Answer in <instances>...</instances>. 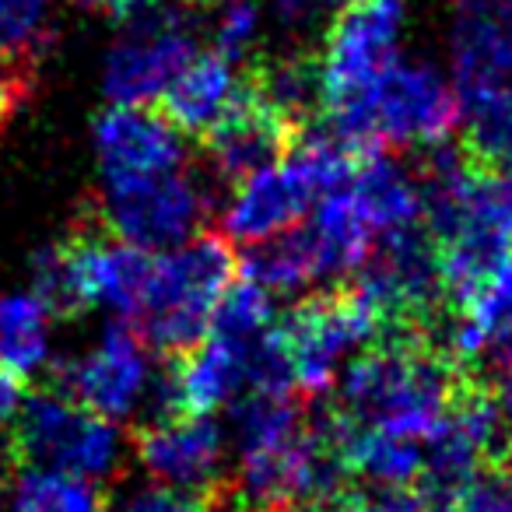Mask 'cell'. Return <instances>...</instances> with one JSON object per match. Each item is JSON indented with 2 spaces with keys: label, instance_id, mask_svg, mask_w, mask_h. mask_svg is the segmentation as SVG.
Segmentation results:
<instances>
[{
  "label": "cell",
  "instance_id": "obj_1",
  "mask_svg": "<svg viewBox=\"0 0 512 512\" xmlns=\"http://www.w3.org/2000/svg\"><path fill=\"white\" fill-rule=\"evenodd\" d=\"M467 372L453 365L425 330L393 327L362 348L337 383V411L351 425L425 439Z\"/></svg>",
  "mask_w": 512,
  "mask_h": 512
},
{
  "label": "cell",
  "instance_id": "obj_2",
  "mask_svg": "<svg viewBox=\"0 0 512 512\" xmlns=\"http://www.w3.org/2000/svg\"><path fill=\"white\" fill-rule=\"evenodd\" d=\"M235 278L232 242L221 232L193 235L151 256V278L134 323L148 351L179 358L207 337L214 306Z\"/></svg>",
  "mask_w": 512,
  "mask_h": 512
},
{
  "label": "cell",
  "instance_id": "obj_3",
  "mask_svg": "<svg viewBox=\"0 0 512 512\" xmlns=\"http://www.w3.org/2000/svg\"><path fill=\"white\" fill-rule=\"evenodd\" d=\"M327 120V127L358 151L432 148L449 141L460 109L453 85L432 64L397 57L369 92Z\"/></svg>",
  "mask_w": 512,
  "mask_h": 512
},
{
  "label": "cell",
  "instance_id": "obj_4",
  "mask_svg": "<svg viewBox=\"0 0 512 512\" xmlns=\"http://www.w3.org/2000/svg\"><path fill=\"white\" fill-rule=\"evenodd\" d=\"M11 456L18 467H43L85 477V481H109L113 474H120L127 446L116 421L53 390L25 397L11 432Z\"/></svg>",
  "mask_w": 512,
  "mask_h": 512
},
{
  "label": "cell",
  "instance_id": "obj_5",
  "mask_svg": "<svg viewBox=\"0 0 512 512\" xmlns=\"http://www.w3.org/2000/svg\"><path fill=\"white\" fill-rule=\"evenodd\" d=\"M281 344H285L292 383L306 397H323L337 383L344 362L376 341L379 327L376 313L351 285L334 292H316L288 313L281 323Z\"/></svg>",
  "mask_w": 512,
  "mask_h": 512
},
{
  "label": "cell",
  "instance_id": "obj_6",
  "mask_svg": "<svg viewBox=\"0 0 512 512\" xmlns=\"http://www.w3.org/2000/svg\"><path fill=\"white\" fill-rule=\"evenodd\" d=\"M407 4L404 0H351L327 29L316 60L320 109L327 116L365 95L372 81L400 57Z\"/></svg>",
  "mask_w": 512,
  "mask_h": 512
},
{
  "label": "cell",
  "instance_id": "obj_7",
  "mask_svg": "<svg viewBox=\"0 0 512 512\" xmlns=\"http://www.w3.org/2000/svg\"><path fill=\"white\" fill-rule=\"evenodd\" d=\"M197 25L179 8H151L127 18L102 67V92L113 106H151L197 57Z\"/></svg>",
  "mask_w": 512,
  "mask_h": 512
},
{
  "label": "cell",
  "instance_id": "obj_8",
  "mask_svg": "<svg viewBox=\"0 0 512 512\" xmlns=\"http://www.w3.org/2000/svg\"><path fill=\"white\" fill-rule=\"evenodd\" d=\"M211 214V186L183 169L137 183L106 186L95 211L99 225L116 239L148 253H162L193 239Z\"/></svg>",
  "mask_w": 512,
  "mask_h": 512
},
{
  "label": "cell",
  "instance_id": "obj_9",
  "mask_svg": "<svg viewBox=\"0 0 512 512\" xmlns=\"http://www.w3.org/2000/svg\"><path fill=\"white\" fill-rule=\"evenodd\" d=\"M151 376L155 372H151L148 344L123 320L109 323L95 348H88L78 358H67L53 369L57 393L109 421L134 418V411H141Z\"/></svg>",
  "mask_w": 512,
  "mask_h": 512
},
{
  "label": "cell",
  "instance_id": "obj_10",
  "mask_svg": "<svg viewBox=\"0 0 512 512\" xmlns=\"http://www.w3.org/2000/svg\"><path fill=\"white\" fill-rule=\"evenodd\" d=\"M228 435L211 414H172L162 421H144L134 432V453L141 470L176 495L204 498L225 484Z\"/></svg>",
  "mask_w": 512,
  "mask_h": 512
},
{
  "label": "cell",
  "instance_id": "obj_11",
  "mask_svg": "<svg viewBox=\"0 0 512 512\" xmlns=\"http://www.w3.org/2000/svg\"><path fill=\"white\" fill-rule=\"evenodd\" d=\"M102 183L120 186L183 169V134L148 106H113L95 120Z\"/></svg>",
  "mask_w": 512,
  "mask_h": 512
},
{
  "label": "cell",
  "instance_id": "obj_12",
  "mask_svg": "<svg viewBox=\"0 0 512 512\" xmlns=\"http://www.w3.org/2000/svg\"><path fill=\"white\" fill-rule=\"evenodd\" d=\"M302 127L288 123L278 109L267 106L260 95L249 88L246 74L235 102L228 106V113L200 137L207 151V165L221 183L235 186L239 179H246L249 172L264 169V165L278 162L288 148H292L295 134Z\"/></svg>",
  "mask_w": 512,
  "mask_h": 512
},
{
  "label": "cell",
  "instance_id": "obj_13",
  "mask_svg": "<svg viewBox=\"0 0 512 512\" xmlns=\"http://www.w3.org/2000/svg\"><path fill=\"white\" fill-rule=\"evenodd\" d=\"M449 60L456 95L512 88V0H456Z\"/></svg>",
  "mask_w": 512,
  "mask_h": 512
},
{
  "label": "cell",
  "instance_id": "obj_14",
  "mask_svg": "<svg viewBox=\"0 0 512 512\" xmlns=\"http://www.w3.org/2000/svg\"><path fill=\"white\" fill-rule=\"evenodd\" d=\"M267 337V334H264ZM253 348H239L207 334L197 348L172 358L169 376L179 414H211L246 390V362Z\"/></svg>",
  "mask_w": 512,
  "mask_h": 512
},
{
  "label": "cell",
  "instance_id": "obj_15",
  "mask_svg": "<svg viewBox=\"0 0 512 512\" xmlns=\"http://www.w3.org/2000/svg\"><path fill=\"white\" fill-rule=\"evenodd\" d=\"M239 85L242 78L235 74L232 60L221 57L218 50L197 53L158 99L162 102V116L179 134L204 137L228 113V106L239 95Z\"/></svg>",
  "mask_w": 512,
  "mask_h": 512
},
{
  "label": "cell",
  "instance_id": "obj_16",
  "mask_svg": "<svg viewBox=\"0 0 512 512\" xmlns=\"http://www.w3.org/2000/svg\"><path fill=\"white\" fill-rule=\"evenodd\" d=\"M348 193L355 197L362 218L376 232V239L404 228L421 225V190L418 179L386 151H365L348 179Z\"/></svg>",
  "mask_w": 512,
  "mask_h": 512
},
{
  "label": "cell",
  "instance_id": "obj_17",
  "mask_svg": "<svg viewBox=\"0 0 512 512\" xmlns=\"http://www.w3.org/2000/svg\"><path fill=\"white\" fill-rule=\"evenodd\" d=\"M313 218H309L306 232L313 239L316 264H320V281L323 278H348L358 267L369 260V253L376 249V232L369 228V221L362 218L355 197L348 193V183L337 190L323 193L313 204Z\"/></svg>",
  "mask_w": 512,
  "mask_h": 512
},
{
  "label": "cell",
  "instance_id": "obj_18",
  "mask_svg": "<svg viewBox=\"0 0 512 512\" xmlns=\"http://www.w3.org/2000/svg\"><path fill=\"white\" fill-rule=\"evenodd\" d=\"M235 267L242 271V278H249L253 285L267 288L274 295L306 292L320 281V264H316V249L306 225H295L288 232L246 246Z\"/></svg>",
  "mask_w": 512,
  "mask_h": 512
},
{
  "label": "cell",
  "instance_id": "obj_19",
  "mask_svg": "<svg viewBox=\"0 0 512 512\" xmlns=\"http://www.w3.org/2000/svg\"><path fill=\"white\" fill-rule=\"evenodd\" d=\"M463 155L484 169H512V88L456 95Z\"/></svg>",
  "mask_w": 512,
  "mask_h": 512
},
{
  "label": "cell",
  "instance_id": "obj_20",
  "mask_svg": "<svg viewBox=\"0 0 512 512\" xmlns=\"http://www.w3.org/2000/svg\"><path fill=\"white\" fill-rule=\"evenodd\" d=\"M50 320L36 295H0V365L29 379L50 358Z\"/></svg>",
  "mask_w": 512,
  "mask_h": 512
},
{
  "label": "cell",
  "instance_id": "obj_21",
  "mask_svg": "<svg viewBox=\"0 0 512 512\" xmlns=\"http://www.w3.org/2000/svg\"><path fill=\"white\" fill-rule=\"evenodd\" d=\"M11 512H106L99 484L60 470L22 467Z\"/></svg>",
  "mask_w": 512,
  "mask_h": 512
},
{
  "label": "cell",
  "instance_id": "obj_22",
  "mask_svg": "<svg viewBox=\"0 0 512 512\" xmlns=\"http://www.w3.org/2000/svg\"><path fill=\"white\" fill-rule=\"evenodd\" d=\"M32 295L43 302V309L57 320H74L88 313L92 302L81 285L78 256L71 239H60L53 246H43L32 256Z\"/></svg>",
  "mask_w": 512,
  "mask_h": 512
},
{
  "label": "cell",
  "instance_id": "obj_23",
  "mask_svg": "<svg viewBox=\"0 0 512 512\" xmlns=\"http://www.w3.org/2000/svg\"><path fill=\"white\" fill-rule=\"evenodd\" d=\"M274 327H278V320H274L271 292L253 285L249 278H232L225 292H221L218 306H214L207 334L221 337L228 344H239V348H253Z\"/></svg>",
  "mask_w": 512,
  "mask_h": 512
},
{
  "label": "cell",
  "instance_id": "obj_24",
  "mask_svg": "<svg viewBox=\"0 0 512 512\" xmlns=\"http://www.w3.org/2000/svg\"><path fill=\"white\" fill-rule=\"evenodd\" d=\"M53 0H0V53L22 60H43L50 46Z\"/></svg>",
  "mask_w": 512,
  "mask_h": 512
},
{
  "label": "cell",
  "instance_id": "obj_25",
  "mask_svg": "<svg viewBox=\"0 0 512 512\" xmlns=\"http://www.w3.org/2000/svg\"><path fill=\"white\" fill-rule=\"evenodd\" d=\"M256 36H260V8H256V0H228L225 8H221L218 22H214V50L232 60V64H239L253 50Z\"/></svg>",
  "mask_w": 512,
  "mask_h": 512
},
{
  "label": "cell",
  "instance_id": "obj_26",
  "mask_svg": "<svg viewBox=\"0 0 512 512\" xmlns=\"http://www.w3.org/2000/svg\"><path fill=\"white\" fill-rule=\"evenodd\" d=\"M327 512H421V498L414 488H383V484H344L330 498Z\"/></svg>",
  "mask_w": 512,
  "mask_h": 512
},
{
  "label": "cell",
  "instance_id": "obj_27",
  "mask_svg": "<svg viewBox=\"0 0 512 512\" xmlns=\"http://www.w3.org/2000/svg\"><path fill=\"white\" fill-rule=\"evenodd\" d=\"M449 512H512V470L502 463L484 467L449 505Z\"/></svg>",
  "mask_w": 512,
  "mask_h": 512
},
{
  "label": "cell",
  "instance_id": "obj_28",
  "mask_svg": "<svg viewBox=\"0 0 512 512\" xmlns=\"http://www.w3.org/2000/svg\"><path fill=\"white\" fill-rule=\"evenodd\" d=\"M330 11V0H274V22L285 29L288 36L302 39L323 22Z\"/></svg>",
  "mask_w": 512,
  "mask_h": 512
},
{
  "label": "cell",
  "instance_id": "obj_29",
  "mask_svg": "<svg viewBox=\"0 0 512 512\" xmlns=\"http://www.w3.org/2000/svg\"><path fill=\"white\" fill-rule=\"evenodd\" d=\"M109 512H197V502L186 495H176L169 488H137L130 495H123L120 502L113 505Z\"/></svg>",
  "mask_w": 512,
  "mask_h": 512
},
{
  "label": "cell",
  "instance_id": "obj_30",
  "mask_svg": "<svg viewBox=\"0 0 512 512\" xmlns=\"http://www.w3.org/2000/svg\"><path fill=\"white\" fill-rule=\"evenodd\" d=\"M25 397H29V390H25V376H18V372H11V369L0 365V432L18 418Z\"/></svg>",
  "mask_w": 512,
  "mask_h": 512
},
{
  "label": "cell",
  "instance_id": "obj_31",
  "mask_svg": "<svg viewBox=\"0 0 512 512\" xmlns=\"http://www.w3.org/2000/svg\"><path fill=\"white\" fill-rule=\"evenodd\" d=\"M197 512H256V509L225 481V484H218L211 495L197 498Z\"/></svg>",
  "mask_w": 512,
  "mask_h": 512
},
{
  "label": "cell",
  "instance_id": "obj_32",
  "mask_svg": "<svg viewBox=\"0 0 512 512\" xmlns=\"http://www.w3.org/2000/svg\"><path fill=\"white\" fill-rule=\"evenodd\" d=\"M151 4H158V0H106V15L127 22V18H134L137 11L151 8Z\"/></svg>",
  "mask_w": 512,
  "mask_h": 512
},
{
  "label": "cell",
  "instance_id": "obj_33",
  "mask_svg": "<svg viewBox=\"0 0 512 512\" xmlns=\"http://www.w3.org/2000/svg\"><path fill=\"white\" fill-rule=\"evenodd\" d=\"M274 512H327V509L316 502H292V505H281V509H274Z\"/></svg>",
  "mask_w": 512,
  "mask_h": 512
},
{
  "label": "cell",
  "instance_id": "obj_34",
  "mask_svg": "<svg viewBox=\"0 0 512 512\" xmlns=\"http://www.w3.org/2000/svg\"><path fill=\"white\" fill-rule=\"evenodd\" d=\"M344 4H351V0H330V8H344Z\"/></svg>",
  "mask_w": 512,
  "mask_h": 512
},
{
  "label": "cell",
  "instance_id": "obj_35",
  "mask_svg": "<svg viewBox=\"0 0 512 512\" xmlns=\"http://www.w3.org/2000/svg\"><path fill=\"white\" fill-rule=\"evenodd\" d=\"M193 4H211V0H193Z\"/></svg>",
  "mask_w": 512,
  "mask_h": 512
}]
</instances>
